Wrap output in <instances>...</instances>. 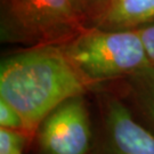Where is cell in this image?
<instances>
[{
    "mask_svg": "<svg viewBox=\"0 0 154 154\" xmlns=\"http://www.w3.org/2000/svg\"><path fill=\"white\" fill-rule=\"evenodd\" d=\"M87 26L79 0H0V39L6 44L61 45Z\"/></svg>",
    "mask_w": 154,
    "mask_h": 154,
    "instance_id": "3",
    "label": "cell"
},
{
    "mask_svg": "<svg viewBox=\"0 0 154 154\" xmlns=\"http://www.w3.org/2000/svg\"><path fill=\"white\" fill-rule=\"evenodd\" d=\"M28 135L23 130L0 128V154H23Z\"/></svg>",
    "mask_w": 154,
    "mask_h": 154,
    "instance_id": "8",
    "label": "cell"
},
{
    "mask_svg": "<svg viewBox=\"0 0 154 154\" xmlns=\"http://www.w3.org/2000/svg\"><path fill=\"white\" fill-rule=\"evenodd\" d=\"M88 88L58 45L26 47L0 64V98L20 112L29 135L56 106Z\"/></svg>",
    "mask_w": 154,
    "mask_h": 154,
    "instance_id": "1",
    "label": "cell"
},
{
    "mask_svg": "<svg viewBox=\"0 0 154 154\" xmlns=\"http://www.w3.org/2000/svg\"><path fill=\"white\" fill-rule=\"evenodd\" d=\"M0 128L25 131V123L20 112L2 98H0Z\"/></svg>",
    "mask_w": 154,
    "mask_h": 154,
    "instance_id": "9",
    "label": "cell"
},
{
    "mask_svg": "<svg viewBox=\"0 0 154 154\" xmlns=\"http://www.w3.org/2000/svg\"><path fill=\"white\" fill-rule=\"evenodd\" d=\"M107 1L109 0H79L82 9L85 11L86 15L88 17V22L94 14L97 13Z\"/></svg>",
    "mask_w": 154,
    "mask_h": 154,
    "instance_id": "11",
    "label": "cell"
},
{
    "mask_svg": "<svg viewBox=\"0 0 154 154\" xmlns=\"http://www.w3.org/2000/svg\"><path fill=\"white\" fill-rule=\"evenodd\" d=\"M137 30L139 31L140 38L143 40L149 62L154 65V21Z\"/></svg>",
    "mask_w": 154,
    "mask_h": 154,
    "instance_id": "10",
    "label": "cell"
},
{
    "mask_svg": "<svg viewBox=\"0 0 154 154\" xmlns=\"http://www.w3.org/2000/svg\"><path fill=\"white\" fill-rule=\"evenodd\" d=\"M106 154H154V135L116 97L105 102Z\"/></svg>",
    "mask_w": 154,
    "mask_h": 154,
    "instance_id": "5",
    "label": "cell"
},
{
    "mask_svg": "<svg viewBox=\"0 0 154 154\" xmlns=\"http://www.w3.org/2000/svg\"><path fill=\"white\" fill-rule=\"evenodd\" d=\"M37 135L44 154H87L91 130L83 95L56 106L40 123Z\"/></svg>",
    "mask_w": 154,
    "mask_h": 154,
    "instance_id": "4",
    "label": "cell"
},
{
    "mask_svg": "<svg viewBox=\"0 0 154 154\" xmlns=\"http://www.w3.org/2000/svg\"><path fill=\"white\" fill-rule=\"evenodd\" d=\"M58 46L88 87L126 79L152 64L137 29L87 26Z\"/></svg>",
    "mask_w": 154,
    "mask_h": 154,
    "instance_id": "2",
    "label": "cell"
},
{
    "mask_svg": "<svg viewBox=\"0 0 154 154\" xmlns=\"http://www.w3.org/2000/svg\"><path fill=\"white\" fill-rule=\"evenodd\" d=\"M125 80L135 106L154 126V65L146 66Z\"/></svg>",
    "mask_w": 154,
    "mask_h": 154,
    "instance_id": "7",
    "label": "cell"
},
{
    "mask_svg": "<svg viewBox=\"0 0 154 154\" xmlns=\"http://www.w3.org/2000/svg\"><path fill=\"white\" fill-rule=\"evenodd\" d=\"M154 21V0H109L89 20L88 26L139 29Z\"/></svg>",
    "mask_w": 154,
    "mask_h": 154,
    "instance_id": "6",
    "label": "cell"
}]
</instances>
